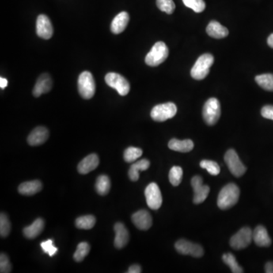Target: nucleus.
Segmentation results:
<instances>
[{"label": "nucleus", "instance_id": "1", "mask_svg": "<svg viewBox=\"0 0 273 273\" xmlns=\"http://www.w3.org/2000/svg\"><path fill=\"white\" fill-rule=\"evenodd\" d=\"M239 197L240 189L236 184L231 183L226 184L220 191L217 200V204L221 210H228L237 203Z\"/></svg>", "mask_w": 273, "mask_h": 273}, {"label": "nucleus", "instance_id": "2", "mask_svg": "<svg viewBox=\"0 0 273 273\" xmlns=\"http://www.w3.org/2000/svg\"><path fill=\"white\" fill-rule=\"evenodd\" d=\"M213 62L214 57L211 54H206L200 55L191 69V77L198 81L204 79L210 73V68L213 66Z\"/></svg>", "mask_w": 273, "mask_h": 273}, {"label": "nucleus", "instance_id": "3", "mask_svg": "<svg viewBox=\"0 0 273 273\" xmlns=\"http://www.w3.org/2000/svg\"><path fill=\"white\" fill-rule=\"evenodd\" d=\"M168 49L164 42H157L153 45L151 50L145 58L146 65L152 67L160 66L168 58Z\"/></svg>", "mask_w": 273, "mask_h": 273}, {"label": "nucleus", "instance_id": "4", "mask_svg": "<svg viewBox=\"0 0 273 273\" xmlns=\"http://www.w3.org/2000/svg\"><path fill=\"white\" fill-rule=\"evenodd\" d=\"M77 88L80 95L85 100H90L95 94L96 84L94 78L90 72H84L81 73L77 81Z\"/></svg>", "mask_w": 273, "mask_h": 273}, {"label": "nucleus", "instance_id": "5", "mask_svg": "<svg viewBox=\"0 0 273 273\" xmlns=\"http://www.w3.org/2000/svg\"><path fill=\"white\" fill-rule=\"evenodd\" d=\"M221 115V106L217 98H210L206 102L203 107V119L208 126L217 124Z\"/></svg>", "mask_w": 273, "mask_h": 273}, {"label": "nucleus", "instance_id": "6", "mask_svg": "<svg viewBox=\"0 0 273 273\" xmlns=\"http://www.w3.org/2000/svg\"><path fill=\"white\" fill-rule=\"evenodd\" d=\"M176 113H177V107L175 103H166L159 104L153 107L150 115L153 120L161 122L172 119Z\"/></svg>", "mask_w": 273, "mask_h": 273}, {"label": "nucleus", "instance_id": "7", "mask_svg": "<svg viewBox=\"0 0 273 273\" xmlns=\"http://www.w3.org/2000/svg\"><path fill=\"white\" fill-rule=\"evenodd\" d=\"M105 81L110 88L116 90L121 96H126L130 91V84L123 76L118 73H110L106 75Z\"/></svg>", "mask_w": 273, "mask_h": 273}, {"label": "nucleus", "instance_id": "8", "mask_svg": "<svg viewBox=\"0 0 273 273\" xmlns=\"http://www.w3.org/2000/svg\"><path fill=\"white\" fill-rule=\"evenodd\" d=\"M253 240V232L249 227H244L230 239V245L233 249L242 250L248 248Z\"/></svg>", "mask_w": 273, "mask_h": 273}, {"label": "nucleus", "instance_id": "9", "mask_svg": "<svg viewBox=\"0 0 273 273\" xmlns=\"http://www.w3.org/2000/svg\"><path fill=\"white\" fill-rule=\"evenodd\" d=\"M224 159L229 170L236 177H240L245 173L247 168L240 161L238 155L235 149H229L225 153Z\"/></svg>", "mask_w": 273, "mask_h": 273}, {"label": "nucleus", "instance_id": "10", "mask_svg": "<svg viewBox=\"0 0 273 273\" xmlns=\"http://www.w3.org/2000/svg\"><path fill=\"white\" fill-rule=\"evenodd\" d=\"M175 248L181 255H190L196 258L203 256L204 254L203 248L200 244H194L184 239L178 240L175 243Z\"/></svg>", "mask_w": 273, "mask_h": 273}, {"label": "nucleus", "instance_id": "11", "mask_svg": "<svg viewBox=\"0 0 273 273\" xmlns=\"http://www.w3.org/2000/svg\"><path fill=\"white\" fill-rule=\"evenodd\" d=\"M146 203L151 210H158L163 203V197L160 187L156 183L149 184L145 189Z\"/></svg>", "mask_w": 273, "mask_h": 273}, {"label": "nucleus", "instance_id": "12", "mask_svg": "<svg viewBox=\"0 0 273 273\" xmlns=\"http://www.w3.org/2000/svg\"><path fill=\"white\" fill-rule=\"evenodd\" d=\"M191 185L194 191V203L200 204L204 202L210 193V187L203 184V179L199 175H196L191 179Z\"/></svg>", "mask_w": 273, "mask_h": 273}, {"label": "nucleus", "instance_id": "13", "mask_svg": "<svg viewBox=\"0 0 273 273\" xmlns=\"http://www.w3.org/2000/svg\"><path fill=\"white\" fill-rule=\"evenodd\" d=\"M36 35L44 40H49L54 35V28L48 16L40 15L36 19Z\"/></svg>", "mask_w": 273, "mask_h": 273}, {"label": "nucleus", "instance_id": "14", "mask_svg": "<svg viewBox=\"0 0 273 273\" xmlns=\"http://www.w3.org/2000/svg\"><path fill=\"white\" fill-rule=\"evenodd\" d=\"M131 219L134 225L140 230H148L150 229L153 224V219L150 213L145 210L136 212L131 217Z\"/></svg>", "mask_w": 273, "mask_h": 273}, {"label": "nucleus", "instance_id": "15", "mask_svg": "<svg viewBox=\"0 0 273 273\" xmlns=\"http://www.w3.org/2000/svg\"><path fill=\"white\" fill-rule=\"evenodd\" d=\"M115 237L114 245L117 249H122L127 245L129 241V232L123 224L117 222L114 225Z\"/></svg>", "mask_w": 273, "mask_h": 273}, {"label": "nucleus", "instance_id": "16", "mask_svg": "<svg viewBox=\"0 0 273 273\" xmlns=\"http://www.w3.org/2000/svg\"><path fill=\"white\" fill-rule=\"evenodd\" d=\"M53 81L49 74H43L38 77L33 90V95L35 97H39L43 93H47L51 91Z\"/></svg>", "mask_w": 273, "mask_h": 273}, {"label": "nucleus", "instance_id": "17", "mask_svg": "<svg viewBox=\"0 0 273 273\" xmlns=\"http://www.w3.org/2000/svg\"><path fill=\"white\" fill-rule=\"evenodd\" d=\"M49 138V131L47 127L39 126L31 131L28 138V143L31 146L43 145Z\"/></svg>", "mask_w": 273, "mask_h": 273}, {"label": "nucleus", "instance_id": "18", "mask_svg": "<svg viewBox=\"0 0 273 273\" xmlns=\"http://www.w3.org/2000/svg\"><path fill=\"white\" fill-rule=\"evenodd\" d=\"M100 164L98 156L96 154H90L81 161L77 165V171L80 174L86 175L97 168Z\"/></svg>", "mask_w": 273, "mask_h": 273}, {"label": "nucleus", "instance_id": "19", "mask_svg": "<svg viewBox=\"0 0 273 273\" xmlns=\"http://www.w3.org/2000/svg\"><path fill=\"white\" fill-rule=\"evenodd\" d=\"M129 19H130V17H129L127 12H122L119 14L117 15L114 18L112 24H111V31H112V33L115 34V35L122 33L127 28Z\"/></svg>", "mask_w": 273, "mask_h": 273}, {"label": "nucleus", "instance_id": "20", "mask_svg": "<svg viewBox=\"0 0 273 273\" xmlns=\"http://www.w3.org/2000/svg\"><path fill=\"white\" fill-rule=\"evenodd\" d=\"M253 240L259 247H270L272 244V240L267 230L262 225H258L253 232Z\"/></svg>", "mask_w": 273, "mask_h": 273}, {"label": "nucleus", "instance_id": "21", "mask_svg": "<svg viewBox=\"0 0 273 273\" xmlns=\"http://www.w3.org/2000/svg\"><path fill=\"white\" fill-rule=\"evenodd\" d=\"M43 187V184L40 181L35 180L26 182L20 184L18 191L20 194L25 196H32L40 192Z\"/></svg>", "mask_w": 273, "mask_h": 273}, {"label": "nucleus", "instance_id": "22", "mask_svg": "<svg viewBox=\"0 0 273 273\" xmlns=\"http://www.w3.org/2000/svg\"><path fill=\"white\" fill-rule=\"evenodd\" d=\"M206 33L211 37L222 39L229 35V30L217 21H210L206 27Z\"/></svg>", "mask_w": 273, "mask_h": 273}, {"label": "nucleus", "instance_id": "23", "mask_svg": "<svg viewBox=\"0 0 273 273\" xmlns=\"http://www.w3.org/2000/svg\"><path fill=\"white\" fill-rule=\"evenodd\" d=\"M45 222L43 218H36L32 225L26 227L23 230V234L27 238L34 239L40 236L44 229Z\"/></svg>", "mask_w": 273, "mask_h": 273}, {"label": "nucleus", "instance_id": "24", "mask_svg": "<svg viewBox=\"0 0 273 273\" xmlns=\"http://www.w3.org/2000/svg\"><path fill=\"white\" fill-rule=\"evenodd\" d=\"M194 142L191 140L187 139L180 141L178 139H172L168 143V147L174 151L181 153H188L194 148Z\"/></svg>", "mask_w": 273, "mask_h": 273}, {"label": "nucleus", "instance_id": "25", "mask_svg": "<svg viewBox=\"0 0 273 273\" xmlns=\"http://www.w3.org/2000/svg\"><path fill=\"white\" fill-rule=\"evenodd\" d=\"M149 165H150V163L146 159L136 162L131 165V168L129 169V178L132 182H137L139 179L140 171L146 170L149 168Z\"/></svg>", "mask_w": 273, "mask_h": 273}, {"label": "nucleus", "instance_id": "26", "mask_svg": "<svg viewBox=\"0 0 273 273\" xmlns=\"http://www.w3.org/2000/svg\"><path fill=\"white\" fill-rule=\"evenodd\" d=\"M110 187H111V182L109 178L107 175H100L96 179L95 188L96 192L98 193L101 196H105L109 192Z\"/></svg>", "mask_w": 273, "mask_h": 273}, {"label": "nucleus", "instance_id": "27", "mask_svg": "<svg viewBox=\"0 0 273 273\" xmlns=\"http://www.w3.org/2000/svg\"><path fill=\"white\" fill-rule=\"evenodd\" d=\"M96 224V218L93 216L88 215L77 218L75 221V225L77 229H91Z\"/></svg>", "mask_w": 273, "mask_h": 273}, {"label": "nucleus", "instance_id": "28", "mask_svg": "<svg viewBox=\"0 0 273 273\" xmlns=\"http://www.w3.org/2000/svg\"><path fill=\"white\" fill-rule=\"evenodd\" d=\"M259 86L268 91H273V74H263L255 77Z\"/></svg>", "mask_w": 273, "mask_h": 273}, {"label": "nucleus", "instance_id": "29", "mask_svg": "<svg viewBox=\"0 0 273 273\" xmlns=\"http://www.w3.org/2000/svg\"><path fill=\"white\" fill-rule=\"evenodd\" d=\"M222 259L223 261L225 262V264L228 265V266L230 267L231 270H232L233 273H244L243 271V269L239 266L238 263H237V260H236V256H234L232 254H225L222 256Z\"/></svg>", "mask_w": 273, "mask_h": 273}, {"label": "nucleus", "instance_id": "30", "mask_svg": "<svg viewBox=\"0 0 273 273\" xmlns=\"http://www.w3.org/2000/svg\"><path fill=\"white\" fill-rule=\"evenodd\" d=\"M90 250H91V248H90V245L88 243H80V244L77 245V250H76L75 253H74V260L77 262V263L83 261L84 258L86 257L88 254H89Z\"/></svg>", "mask_w": 273, "mask_h": 273}, {"label": "nucleus", "instance_id": "31", "mask_svg": "<svg viewBox=\"0 0 273 273\" xmlns=\"http://www.w3.org/2000/svg\"><path fill=\"white\" fill-rule=\"evenodd\" d=\"M143 150L140 148L130 146L126 149L124 153V160L127 163H133L142 156Z\"/></svg>", "mask_w": 273, "mask_h": 273}, {"label": "nucleus", "instance_id": "32", "mask_svg": "<svg viewBox=\"0 0 273 273\" xmlns=\"http://www.w3.org/2000/svg\"><path fill=\"white\" fill-rule=\"evenodd\" d=\"M183 176V170L180 166H173L171 168L168 178L169 182L173 186H178L181 184Z\"/></svg>", "mask_w": 273, "mask_h": 273}, {"label": "nucleus", "instance_id": "33", "mask_svg": "<svg viewBox=\"0 0 273 273\" xmlns=\"http://www.w3.org/2000/svg\"><path fill=\"white\" fill-rule=\"evenodd\" d=\"M11 231V223L5 213H1L0 216V236L2 237H6L9 236Z\"/></svg>", "mask_w": 273, "mask_h": 273}, {"label": "nucleus", "instance_id": "34", "mask_svg": "<svg viewBox=\"0 0 273 273\" xmlns=\"http://www.w3.org/2000/svg\"><path fill=\"white\" fill-rule=\"evenodd\" d=\"M201 168H205L212 175H217L219 174L220 167L216 162L212 160H202L200 164Z\"/></svg>", "mask_w": 273, "mask_h": 273}, {"label": "nucleus", "instance_id": "35", "mask_svg": "<svg viewBox=\"0 0 273 273\" xmlns=\"http://www.w3.org/2000/svg\"><path fill=\"white\" fill-rule=\"evenodd\" d=\"M187 7L193 9L197 13L203 12L206 8L204 0H182Z\"/></svg>", "mask_w": 273, "mask_h": 273}, {"label": "nucleus", "instance_id": "36", "mask_svg": "<svg viewBox=\"0 0 273 273\" xmlns=\"http://www.w3.org/2000/svg\"><path fill=\"white\" fill-rule=\"evenodd\" d=\"M157 7L162 12L171 15L175 9V4L173 0H157Z\"/></svg>", "mask_w": 273, "mask_h": 273}, {"label": "nucleus", "instance_id": "37", "mask_svg": "<svg viewBox=\"0 0 273 273\" xmlns=\"http://www.w3.org/2000/svg\"><path fill=\"white\" fill-rule=\"evenodd\" d=\"M40 246H41L43 252L49 255L50 256H54L58 251V248H55V246L54 245V240L52 239L43 241L40 244Z\"/></svg>", "mask_w": 273, "mask_h": 273}, {"label": "nucleus", "instance_id": "38", "mask_svg": "<svg viewBox=\"0 0 273 273\" xmlns=\"http://www.w3.org/2000/svg\"><path fill=\"white\" fill-rule=\"evenodd\" d=\"M12 271V265L9 256L3 253L0 255V272L1 273H9Z\"/></svg>", "mask_w": 273, "mask_h": 273}, {"label": "nucleus", "instance_id": "39", "mask_svg": "<svg viewBox=\"0 0 273 273\" xmlns=\"http://www.w3.org/2000/svg\"><path fill=\"white\" fill-rule=\"evenodd\" d=\"M261 115L263 118L273 120V106H265L261 110Z\"/></svg>", "mask_w": 273, "mask_h": 273}, {"label": "nucleus", "instance_id": "40", "mask_svg": "<svg viewBox=\"0 0 273 273\" xmlns=\"http://www.w3.org/2000/svg\"><path fill=\"white\" fill-rule=\"evenodd\" d=\"M128 273H141V267L139 265H132L128 269Z\"/></svg>", "mask_w": 273, "mask_h": 273}, {"label": "nucleus", "instance_id": "41", "mask_svg": "<svg viewBox=\"0 0 273 273\" xmlns=\"http://www.w3.org/2000/svg\"><path fill=\"white\" fill-rule=\"evenodd\" d=\"M265 272L266 273H273V262H268L265 266Z\"/></svg>", "mask_w": 273, "mask_h": 273}, {"label": "nucleus", "instance_id": "42", "mask_svg": "<svg viewBox=\"0 0 273 273\" xmlns=\"http://www.w3.org/2000/svg\"><path fill=\"white\" fill-rule=\"evenodd\" d=\"M8 81L3 78V77H1L0 78V87H1V89H5L6 87H7Z\"/></svg>", "mask_w": 273, "mask_h": 273}, {"label": "nucleus", "instance_id": "43", "mask_svg": "<svg viewBox=\"0 0 273 273\" xmlns=\"http://www.w3.org/2000/svg\"><path fill=\"white\" fill-rule=\"evenodd\" d=\"M267 43H268L269 46H270L271 48L273 49V34H272V35L269 36Z\"/></svg>", "mask_w": 273, "mask_h": 273}]
</instances>
